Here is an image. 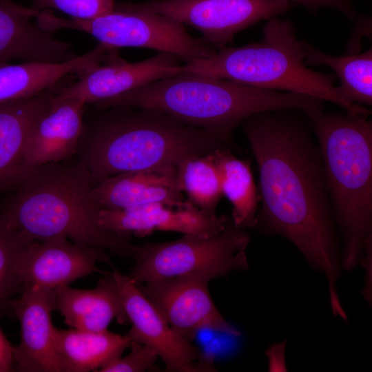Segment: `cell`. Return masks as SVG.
I'll return each instance as SVG.
<instances>
[{
  "instance_id": "1",
  "label": "cell",
  "mask_w": 372,
  "mask_h": 372,
  "mask_svg": "<svg viewBox=\"0 0 372 372\" xmlns=\"http://www.w3.org/2000/svg\"><path fill=\"white\" fill-rule=\"evenodd\" d=\"M292 110L258 112L241 123L259 175L262 206L254 227L287 238L325 276L331 308L336 311L342 307L337 290L341 249L322 158Z\"/></svg>"
},
{
  "instance_id": "2",
  "label": "cell",
  "mask_w": 372,
  "mask_h": 372,
  "mask_svg": "<svg viewBox=\"0 0 372 372\" xmlns=\"http://www.w3.org/2000/svg\"><path fill=\"white\" fill-rule=\"evenodd\" d=\"M94 185L81 158L51 163L30 170L12 189L0 220L32 240L63 237L133 259L130 236L105 230L91 198Z\"/></svg>"
},
{
  "instance_id": "3",
  "label": "cell",
  "mask_w": 372,
  "mask_h": 372,
  "mask_svg": "<svg viewBox=\"0 0 372 372\" xmlns=\"http://www.w3.org/2000/svg\"><path fill=\"white\" fill-rule=\"evenodd\" d=\"M95 106L99 112L87 127L81 157L94 185L120 173L177 166L189 158L235 147L210 131L159 110Z\"/></svg>"
},
{
  "instance_id": "4",
  "label": "cell",
  "mask_w": 372,
  "mask_h": 372,
  "mask_svg": "<svg viewBox=\"0 0 372 372\" xmlns=\"http://www.w3.org/2000/svg\"><path fill=\"white\" fill-rule=\"evenodd\" d=\"M94 104L159 110L231 143L233 130L254 114L298 109L311 118L323 110L322 101L314 97L186 72Z\"/></svg>"
},
{
  "instance_id": "5",
  "label": "cell",
  "mask_w": 372,
  "mask_h": 372,
  "mask_svg": "<svg viewBox=\"0 0 372 372\" xmlns=\"http://www.w3.org/2000/svg\"><path fill=\"white\" fill-rule=\"evenodd\" d=\"M347 112L310 120L320 147L336 227L342 240L341 264L350 271L372 237V121Z\"/></svg>"
},
{
  "instance_id": "6",
  "label": "cell",
  "mask_w": 372,
  "mask_h": 372,
  "mask_svg": "<svg viewBox=\"0 0 372 372\" xmlns=\"http://www.w3.org/2000/svg\"><path fill=\"white\" fill-rule=\"evenodd\" d=\"M293 22L268 20L262 39L247 45L219 49L211 57L185 63L179 72H192L251 86L293 92L329 101L347 112L369 115L362 105L339 94L333 75L314 71L305 64V41L298 39Z\"/></svg>"
},
{
  "instance_id": "7",
  "label": "cell",
  "mask_w": 372,
  "mask_h": 372,
  "mask_svg": "<svg viewBox=\"0 0 372 372\" xmlns=\"http://www.w3.org/2000/svg\"><path fill=\"white\" fill-rule=\"evenodd\" d=\"M37 20L47 30H79L110 48L152 49L173 54L185 63L208 59L217 51L203 38L189 34L182 23L140 10L133 3L115 4L111 12L89 20L62 19L46 11L39 12Z\"/></svg>"
},
{
  "instance_id": "8",
  "label": "cell",
  "mask_w": 372,
  "mask_h": 372,
  "mask_svg": "<svg viewBox=\"0 0 372 372\" xmlns=\"http://www.w3.org/2000/svg\"><path fill=\"white\" fill-rule=\"evenodd\" d=\"M249 241L246 229L235 227L229 218L215 236L185 234L172 241L146 242L137 245L128 277L136 285L192 274L225 277L249 269L246 249Z\"/></svg>"
},
{
  "instance_id": "9",
  "label": "cell",
  "mask_w": 372,
  "mask_h": 372,
  "mask_svg": "<svg viewBox=\"0 0 372 372\" xmlns=\"http://www.w3.org/2000/svg\"><path fill=\"white\" fill-rule=\"evenodd\" d=\"M133 5L196 28L205 42L220 49L239 32L283 14L294 4L290 0H151Z\"/></svg>"
},
{
  "instance_id": "10",
  "label": "cell",
  "mask_w": 372,
  "mask_h": 372,
  "mask_svg": "<svg viewBox=\"0 0 372 372\" xmlns=\"http://www.w3.org/2000/svg\"><path fill=\"white\" fill-rule=\"evenodd\" d=\"M211 280L207 275L192 274L136 286L172 329L189 342L202 329L239 336L240 333L224 318L211 299L208 288Z\"/></svg>"
},
{
  "instance_id": "11",
  "label": "cell",
  "mask_w": 372,
  "mask_h": 372,
  "mask_svg": "<svg viewBox=\"0 0 372 372\" xmlns=\"http://www.w3.org/2000/svg\"><path fill=\"white\" fill-rule=\"evenodd\" d=\"M121 299L132 324L127 335L152 349L169 372L209 371L212 368L196 362L198 349L180 337L169 325L154 304L134 284L128 276L112 267Z\"/></svg>"
},
{
  "instance_id": "12",
  "label": "cell",
  "mask_w": 372,
  "mask_h": 372,
  "mask_svg": "<svg viewBox=\"0 0 372 372\" xmlns=\"http://www.w3.org/2000/svg\"><path fill=\"white\" fill-rule=\"evenodd\" d=\"M98 262L113 266L106 251L57 237L31 241L17 259L16 273L23 287L54 290L93 273H106Z\"/></svg>"
},
{
  "instance_id": "13",
  "label": "cell",
  "mask_w": 372,
  "mask_h": 372,
  "mask_svg": "<svg viewBox=\"0 0 372 372\" xmlns=\"http://www.w3.org/2000/svg\"><path fill=\"white\" fill-rule=\"evenodd\" d=\"M180 61L176 55L163 52L135 63L114 57L81 73L74 83L58 88L53 99H76L86 105L93 104L175 75L182 65Z\"/></svg>"
},
{
  "instance_id": "14",
  "label": "cell",
  "mask_w": 372,
  "mask_h": 372,
  "mask_svg": "<svg viewBox=\"0 0 372 372\" xmlns=\"http://www.w3.org/2000/svg\"><path fill=\"white\" fill-rule=\"evenodd\" d=\"M228 220L187 199L174 205L156 203L123 210L99 209L97 214V222L105 230L138 236L164 231L210 237L221 232Z\"/></svg>"
},
{
  "instance_id": "15",
  "label": "cell",
  "mask_w": 372,
  "mask_h": 372,
  "mask_svg": "<svg viewBox=\"0 0 372 372\" xmlns=\"http://www.w3.org/2000/svg\"><path fill=\"white\" fill-rule=\"evenodd\" d=\"M21 324V340L13 347L14 369L19 372H62L54 343L53 290L24 286L10 302Z\"/></svg>"
},
{
  "instance_id": "16",
  "label": "cell",
  "mask_w": 372,
  "mask_h": 372,
  "mask_svg": "<svg viewBox=\"0 0 372 372\" xmlns=\"http://www.w3.org/2000/svg\"><path fill=\"white\" fill-rule=\"evenodd\" d=\"M176 167L165 165L109 176L91 190L99 209L123 210L151 204L177 205L183 200Z\"/></svg>"
},
{
  "instance_id": "17",
  "label": "cell",
  "mask_w": 372,
  "mask_h": 372,
  "mask_svg": "<svg viewBox=\"0 0 372 372\" xmlns=\"http://www.w3.org/2000/svg\"><path fill=\"white\" fill-rule=\"evenodd\" d=\"M85 105L79 99L55 100L52 96L28 137L25 160L29 172L45 164L68 160L78 152Z\"/></svg>"
},
{
  "instance_id": "18",
  "label": "cell",
  "mask_w": 372,
  "mask_h": 372,
  "mask_svg": "<svg viewBox=\"0 0 372 372\" xmlns=\"http://www.w3.org/2000/svg\"><path fill=\"white\" fill-rule=\"evenodd\" d=\"M35 12L0 0V65L12 60L61 62L76 56L68 43L32 20Z\"/></svg>"
},
{
  "instance_id": "19",
  "label": "cell",
  "mask_w": 372,
  "mask_h": 372,
  "mask_svg": "<svg viewBox=\"0 0 372 372\" xmlns=\"http://www.w3.org/2000/svg\"><path fill=\"white\" fill-rule=\"evenodd\" d=\"M57 89L0 103V194L12 189L29 172L25 151L30 133Z\"/></svg>"
},
{
  "instance_id": "20",
  "label": "cell",
  "mask_w": 372,
  "mask_h": 372,
  "mask_svg": "<svg viewBox=\"0 0 372 372\" xmlns=\"http://www.w3.org/2000/svg\"><path fill=\"white\" fill-rule=\"evenodd\" d=\"M116 49L99 43L81 56L61 62L23 61L0 65V103L28 99L58 85L65 76L81 74L114 57Z\"/></svg>"
},
{
  "instance_id": "21",
  "label": "cell",
  "mask_w": 372,
  "mask_h": 372,
  "mask_svg": "<svg viewBox=\"0 0 372 372\" xmlns=\"http://www.w3.org/2000/svg\"><path fill=\"white\" fill-rule=\"evenodd\" d=\"M55 309L72 328L101 331L110 322H129L115 279L110 272L103 274L96 286L91 289H74L69 285L53 290Z\"/></svg>"
},
{
  "instance_id": "22",
  "label": "cell",
  "mask_w": 372,
  "mask_h": 372,
  "mask_svg": "<svg viewBox=\"0 0 372 372\" xmlns=\"http://www.w3.org/2000/svg\"><path fill=\"white\" fill-rule=\"evenodd\" d=\"M131 339L109 331L55 328L54 343L62 372L99 371L130 347Z\"/></svg>"
},
{
  "instance_id": "23",
  "label": "cell",
  "mask_w": 372,
  "mask_h": 372,
  "mask_svg": "<svg viewBox=\"0 0 372 372\" xmlns=\"http://www.w3.org/2000/svg\"><path fill=\"white\" fill-rule=\"evenodd\" d=\"M211 154L220 172L223 194L232 205L234 225L244 229L254 227L260 198L249 161L238 158L230 148Z\"/></svg>"
},
{
  "instance_id": "24",
  "label": "cell",
  "mask_w": 372,
  "mask_h": 372,
  "mask_svg": "<svg viewBox=\"0 0 372 372\" xmlns=\"http://www.w3.org/2000/svg\"><path fill=\"white\" fill-rule=\"evenodd\" d=\"M307 65H327L340 80V96L347 102L372 105V48L358 54L335 56L324 53L305 41Z\"/></svg>"
},
{
  "instance_id": "25",
  "label": "cell",
  "mask_w": 372,
  "mask_h": 372,
  "mask_svg": "<svg viewBox=\"0 0 372 372\" xmlns=\"http://www.w3.org/2000/svg\"><path fill=\"white\" fill-rule=\"evenodd\" d=\"M178 185L197 207L216 214L223 194L220 172L211 152L185 160L176 167Z\"/></svg>"
},
{
  "instance_id": "26",
  "label": "cell",
  "mask_w": 372,
  "mask_h": 372,
  "mask_svg": "<svg viewBox=\"0 0 372 372\" xmlns=\"http://www.w3.org/2000/svg\"><path fill=\"white\" fill-rule=\"evenodd\" d=\"M31 241L0 220V313L11 310L10 300L23 289L16 264L21 252Z\"/></svg>"
},
{
  "instance_id": "27",
  "label": "cell",
  "mask_w": 372,
  "mask_h": 372,
  "mask_svg": "<svg viewBox=\"0 0 372 372\" xmlns=\"http://www.w3.org/2000/svg\"><path fill=\"white\" fill-rule=\"evenodd\" d=\"M116 0H33L32 9H56L75 20H89L111 12Z\"/></svg>"
},
{
  "instance_id": "28",
  "label": "cell",
  "mask_w": 372,
  "mask_h": 372,
  "mask_svg": "<svg viewBox=\"0 0 372 372\" xmlns=\"http://www.w3.org/2000/svg\"><path fill=\"white\" fill-rule=\"evenodd\" d=\"M130 352L113 360L98 372H144L152 369L158 358L156 353L143 344L132 342Z\"/></svg>"
},
{
  "instance_id": "29",
  "label": "cell",
  "mask_w": 372,
  "mask_h": 372,
  "mask_svg": "<svg viewBox=\"0 0 372 372\" xmlns=\"http://www.w3.org/2000/svg\"><path fill=\"white\" fill-rule=\"evenodd\" d=\"M293 4L303 6L312 13H316L323 8H334L350 19L357 16L349 0H290Z\"/></svg>"
},
{
  "instance_id": "30",
  "label": "cell",
  "mask_w": 372,
  "mask_h": 372,
  "mask_svg": "<svg viewBox=\"0 0 372 372\" xmlns=\"http://www.w3.org/2000/svg\"><path fill=\"white\" fill-rule=\"evenodd\" d=\"M13 347L0 327V372H13Z\"/></svg>"
},
{
  "instance_id": "31",
  "label": "cell",
  "mask_w": 372,
  "mask_h": 372,
  "mask_svg": "<svg viewBox=\"0 0 372 372\" xmlns=\"http://www.w3.org/2000/svg\"><path fill=\"white\" fill-rule=\"evenodd\" d=\"M284 350L285 347H282V343H280L275 345L274 347H271V348H269V350L266 352L269 360V370L271 369V371H273L274 370V368L276 369V370H278L276 368L278 367L277 366L278 364H275V363H281L283 366H285ZM281 368L282 367L278 369H280V370Z\"/></svg>"
}]
</instances>
